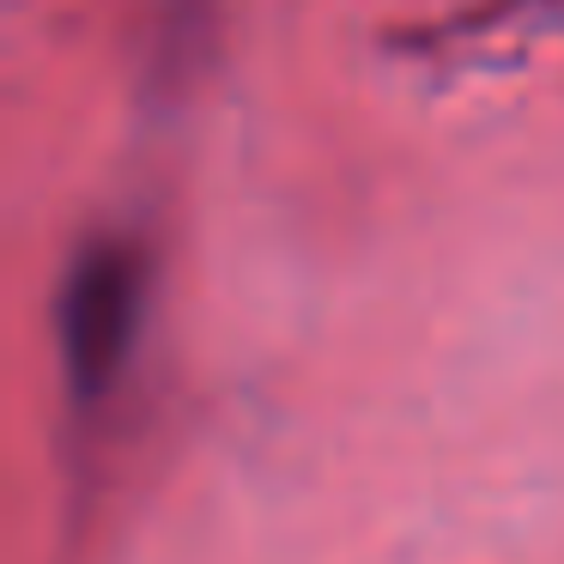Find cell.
Instances as JSON below:
<instances>
[{"label":"cell","instance_id":"obj_1","mask_svg":"<svg viewBox=\"0 0 564 564\" xmlns=\"http://www.w3.org/2000/svg\"><path fill=\"white\" fill-rule=\"evenodd\" d=\"M147 310V261L128 237H91L55 285V358L74 401H104L122 377Z\"/></svg>","mask_w":564,"mask_h":564}]
</instances>
